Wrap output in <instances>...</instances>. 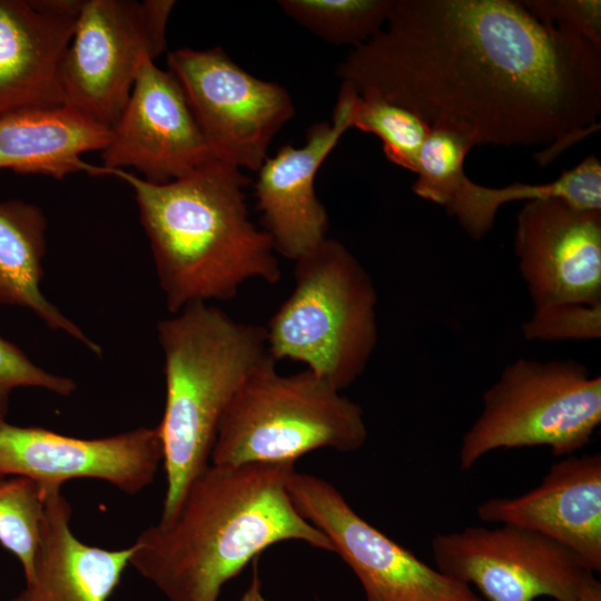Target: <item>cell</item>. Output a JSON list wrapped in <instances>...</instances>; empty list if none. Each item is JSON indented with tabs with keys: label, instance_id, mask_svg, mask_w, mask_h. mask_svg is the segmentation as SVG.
<instances>
[{
	"label": "cell",
	"instance_id": "obj_1",
	"mask_svg": "<svg viewBox=\"0 0 601 601\" xmlns=\"http://www.w3.org/2000/svg\"><path fill=\"white\" fill-rule=\"evenodd\" d=\"M362 98L412 110L476 145H551L600 128L601 49L513 0H393L385 28L338 67Z\"/></svg>",
	"mask_w": 601,
	"mask_h": 601
},
{
	"label": "cell",
	"instance_id": "obj_2",
	"mask_svg": "<svg viewBox=\"0 0 601 601\" xmlns=\"http://www.w3.org/2000/svg\"><path fill=\"white\" fill-rule=\"evenodd\" d=\"M294 463H209L175 511L140 533L129 565L168 601H218L223 587L270 545L300 541L333 552L294 506Z\"/></svg>",
	"mask_w": 601,
	"mask_h": 601
},
{
	"label": "cell",
	"instance_id": "obj_3",
	"mask_svg": "<svg viewBox=\"0 0 601 601\" xmlns=\"http://www.w3.org/2000/svg\"><path fill=\"white\" fill-rule=\"evenodd\" d=\"M134 191L166 307L231 300L250 279L277 284L280 267L268 234L249 218L239 168L210 159L186 176L154 184L108 169Z\"/></svg>",
	"mask_w": 601,
	"mask_h": 601
},
{
	"label": "cell",
	"instance_id": "obj_4",
	"mask_svg": "<svg viewBox=\"0 0 601 601\" xmlns=\"http://www.w3.org/2000/svg\"><path fill=\"white\" fill-rule=\"evenodd\" d=\"M166 385L157 425L166 473L160 519L210 463L220 422L249 375L272 358L265 326L239 322L209 303L187 305L157 324Z\"/></svg>",
	"mask_w": 601,
	"mask_h": 601
},
{
	"label": "cell",
	"instance_id": "obj_5",
	"mask_svg": "<svg viewBox=\"0 0 601 601\" xmlns=\"http://www.w3.org/2000/svg\"><path fill=\"white\" fill-rule=\"evenodd\" d=\"M294 262L293 292L265 327L268 353L305 364L342 392L365 372L377 345L376 288L333 238Z\"/></svg>",
	"mask_w": 601,
	"mask_h": 601
},
{
	"label": "cell",
	"instance_id": "obj_6",
	"mask_svg": "<svg viewBox=\"0 0 601 601\" xmlns=\"http://www.w3.org/2000/svg\"><path fill=\"white\" fill-rule=\"evenodd\" d=\"M363 408L309 370L283 375L269 358L231 400L213 464L294 463L317 449L355 452L366 442Z\"/></svg>",
	"mask_w": 601,
	"mask_h": 601
},
{
	"label": "cell",
	"instance_id": "obj_7",
	"mask_svg": "<svg viewBox=\"0 0 601 601\" xmlns=\"http://www.w3.org/2000/svg\"><path fill=\"white\" fill-rule=\"evenodd\" d=\"M601 423V377L579 361L520 357L482 395L462 436L459 466L472 469L499 449L546 446L555 456L588 445Z\"/></svg>",
	"mask_w": 601,
	"mask_h": 601
},
{
	"label": "cell",
	"instance_id": "obj_8",
	"mask_svg": "<svg viewBox=\"0 0 601 601\" xmlns=\"http://www.w3.org/2000/svg\"><path fill=\"white\" fill-rule=\"evenodd\" d=\"M173 0H83L60 63L62 105L111 129L142 59L166 49Z\"/></svg>",
	"mask_w": 601,
	"mask_h": 601
},
{
	"label": "cell",
	"instance_id": "obj_9",
	"mask_svg": "<svg viewBox=\"0 0 601 601\" xmlns=\"http://www.w3.org/2000/svg\"><path fill=\"white\" fill-rule=\"evenodd\" d=\"M213 156L257 171L270 141L294 114L289 92L245 71L219 47L167 56Z\"/></svg>",
	"mask_w": 601,
	"mask_h": 601
},
{
	"label": "cell",
	"instance_id": "obj_10",
	"mask_svg": "<svg viewBox=\"0 0 601 601\" xmlns=\"http://www.w3.org/2000/svg\"><path fill=\"white\" fill-rule=\"evenodd\" d=\"M287 492L354 572L366 601H484L365 521L326 480L294 470Z\"/></svg>",
	"mask_w": 601,
	"mask_h": 601
},
{
	"label": "cell",
	"instance_id": "obj_11",
	"mask_svg": "<svg viewBox=\"0 0 601 601\" xmlns=\"http://www.w3.org/2000/svg\"><path fill=\"white\" fill-rule=\"evenodd\" d=\"M431 549L440 572L476 588L486 601H575L593 574L563 545L513 525L440 533Z\"/></svg>",
	"mask_w": 601,
	"mask_h": 601
},
{
	"label": "cell",
	"instance_id": "obj_12",
	"mask_svg": "<svg viewBox=\"0 0 601 601\" xmlns=\"http://www.w3.org/2000/svg\"><path fill=\"white\" fill-rule=\"evenodd\" d=\"M160 463L157 426L80 439L11 424L0 412V475L29 479L46 492L70 480L95 479L137 494L154 481Z\"/></svg>",
	"mask_w": 601,
	"mask_h": 601
},
{
	"label": "cell",
	"instance_id": "obj_13",
	"mask_svg": "<svg viewBox=\"0 0 601 601\" xmlns=\"http://www.w3.org/2000/svg\"><path fill=\"white\" fill-rule=\"evenodd\" d=\"M213 158L179 82L146 56L130 97L101 150V166L132 167L145 180L165 184Z\"/></svg>",
	"mask_w": 601,
	"mask_h": 601
},
{
	"label": "cell",
	"instance_id": "obj_14",
	"mask_svg": "<svg viewBox=\"0 0 601 601\" xmlns=\"http://www.w3.org/2000/svg\"><path fill=\"white\" fill-rule=\"evenodd\" d=\"M513 247L533 309L601 303V211L559 199L525 201Z\"/></svg>",
	"mask_w": 601,
	"mask_h": 601
},
{
	"label": "cell",
	"instance_id": "obj_15",
	"mask_svg": "<svg viewBox=\"0 0 601 601\" xmlns=\"http://www.w3.org/2000/svg\"><path fill=\"white\" fill-rule=\"evenodd\" d=\"M356 97L342 83L332 122L314 124L304 146L280 147L257 170L255 196L263 229L276 253L286 258L297 259L327 237L328 214L316 196L314 180L343 134L352 128Z\"/></svg>",
	"mask_w": 601,
	"mask_h": 601
},
{
	"label": "cell",
	"instance_id": "obj_16",
	"mask_svg": "<svg viewBox=\"0 0 601 601\" xmlns=\"http://www.w3.org/2000/svg\"><path fill=\"white\" fill-rule=\"evenodd\" d=\"M487 523L541 534L573 552L591 572L601 571V454L564 456L524 494L491 497L476 508Z\"/></svg>",
	"mask_w": 601,
	"mask_h": 601
},
{
	"label": "cell",
	"instance_id": "obj_17",
	"mask_svg": "<svg viewBox=\"0 0 601 601\" xmlns=\"http://www.w3.org/2000/svg\"><path fill=\"white\" fill-rule=\"evenodd\" d=\"M83 0H0V118L62 105L59 71Z\"/></svg>",
	"mask_w": 601,
	"mask_h": 601
},
{
	"label": "cell",
	"instance_id": "obj_18",
	"mask_svg": "<svg viewBox=\"0 0 601 601\" xmlns=\"http://www.w3.org/2000/svg\"><path fill=\"white\" fill-rule=\"evenodd\" d=\"M71 506L60 490L48 492L33 572L14 601H107L134 552L80 541L70 528Z\"/></svg>",
	"mask_w": 601,
	"mask_h": 601
},
{
	"label": "cell",
	"instance_id": "obj_19",
	"mask_svg": "<svg viewBox=\"0 0 601 601\" xmlns=\"http://www.w3.org/2000/svg\"><path fill=\"white\" fill-rule=\"evenodd\" d=\"M109 138L110 129L65 105L23 110L0 118V169L56 179L80 171L107 176L81 155L101 151Z\"/></svg>",
	"mask_w": 601,
	"mask_h": 601
},
{
	"label": "cell",
	"instance_id": "obj_20",
	"mask_svg": "<svg viewBox=\"0 0 601 601\" xmlns=\"http://www.w3.org/2000/svg\"><path fill=\"white\" fill-rule=\"evenodd\" d=\"M47 219L42 210L23 200H0V306L33 312L48 327L61 331L97 355L91 341L42 294Z\"/></svg>",
	"mask_w": 601,
	"mask_h": 601
},
{
	"label": "cell",
	"instance_id": "obj_21",
	"mask_svg": "<svg viewBox=\"0 0 601 601\" xmlns=\"http://www.w3.org/2000/svg\"><path fill=\"white\" fill-rule=\"evenodd\" d=\"M559 199L580 210L601 211V162L595 155L549 183H513L486 187L466 179L446 211L455 216L473 239L483 238L493 227L500 207L513 201Z\"/></svg>",
	"mask_w": 601,
	"mask_h": 601
},
{
	"label": "cell",
	"instance_id": "obj_22",
	"mask_svg": "<svg viewBox=\"0 0 601 601\" xmlns=\"http://www.w3.org/2000/svg\"><path fill=\"white\" fill-rule=\"evenodd\" d=\"M393 0H282L278 6L298 24L332 45L358 47L386 23Z\"/></svg>",
	"mask_w": 601,
	"mask_h": 601
},
{
	"label": "cell",
	"instance_id": "obj_23",
	"mask_svg": "<svg viewBox=\"0 0 601 601\" xmlns=\"http://www.w3.org/2000/svg\"><path fill=\"white\" fill-rule=\"evenodd\" d=\"M474 146L467 136L452 127L431 126L418 152L413 193L446 208L469 178L464 159Z\"/></svg>",
	"mask_w": 601,
	"mask_h": 601
},
{
	"label": "cell",
	"instance_id": "obj_24",
	"mask_svg": "<svg viewBox=\"0 0 601 601\" xmlns=\"http://www.w3.org/2000/svg\"><path fill=\"white\" fill-rule=\"evenodd\" d=\"M352 128L377 136L386 158L410 171H416L417 157L431 126L410 109L380 98L357 95Z\"/></svg>",
	"mask_w": 601,
	"mask_h": 601
},
{
	"label": "cell",
	"instance_id": "obj_25",
	"mask_svg": "<svg viewBox=\"0 0 601 601\" xmlns=\"http://www.w3.org/2000/svg\"><path fill=\"white\" fill-rule=\"evenodd\" d=\"M47 494L29 479L0 475V544L18 559L26 580L33 572Z\"/></svg>",
	"mask_w": 601,
	"mask_h": 601
},
{
	"label": "cell",
	"instance_id": "obj_26",
	"mask_svg": "<svg viewBox=\"0 0 601 601\" xmlns=\"http://www.w3.org/2000/svg\"><path fill=\"white\" fill-rule=\"evenodd\" d=\"M529 341H591L601 337V303H568L534 308L522 324Z\"/></svg>",
	"mask_w": 601,
	"mask_h": 601
},
{
	"label": "cell",
	"instance_id": "obj_27",
	"mask_svg": "<svg viewBox=\"0 0 601 601\" xmlns=\"http://www.w3.org/2000/svg\"><path fill=\"white\" fill-rule=\"evenodd\" d=\"M18 387H39L69 396L77 385L69 377L39 367L18 346L0 336V412L7 413L10 393Z\"/></svg>",
	"mask_w": 601,
	"mask_h": 601
},
{
	"label": "cell",
	"instance_id": "obj_28",
	"mask_svg": "<svg viewBox=\"0 0 601 601\" xmlns=\"http://www.w3.org/2000/svg\"><path fill=\"white\" fill-rule=\"evenodd\" d=\"M521 2L540 21L577 35L601 49L600 0H525Z\"/></svg>",
	"mask_w": 601,
	"mask_h": 601
},
{
	"label": "cell",
	"instance_id": "obj_29",
	"mask_svg": "<svg viewBox=\"0 0 601 601\" xmlns=\"http://www.w3.org/2000/svg\"><path fill=\"white\" fill-rule=\"evenodd\" d=\"M238 601H266L256 560L253 561L250 582Z\"/></svg>",
	"mask_w": 601,
	"mask_h": 601
},
{
	"label": "cell",
	"instance_id": "obj_30",
	"mask_svg": "<svg viewBox=\"0 0 601 601\" xmlns=\"http://www.w3.org/2000/svg\"><path fill=\"white\" fill-rule=\"evenodd\" d=\"M575 601H601V583L594 574L583 583Z\"/></svg>",
	"mask_w": 601,
	"mask_h": 601
}]
</instances>
